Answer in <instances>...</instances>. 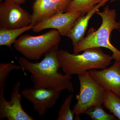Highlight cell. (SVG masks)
I'll use <instances>...</instances> for the list:
<instances>
[{"instance_id":"14","label":"cell","mask_w":120,"mask_h":120,"mask_svg":"<svg viewBox=\"0 0 120 120\" xmlns=\"http://www.w3.org/2000/svg\"><path fill=\"white\" fill-rule=\"evenodd\" d=\"M103 105L110 112L120 120V98L109 91L106 90Z\"/></svg>"},{"instance_id":"2","label":"cell","mask_w":120,"mask_h":120,"mask_svg":"<svg viewBox=\"0 0 120 120\" xmlns=\"http://www.w3.org/2000/svg\"><path fill=\"white\" fill-rule=\"evenodd\" d=\"M83 51L78 54L58 50L57 58L65 75L71 76L91 69L106 68L113 60L112 56L105 54L100 47L90 48Z\"/></svg>"},{"instance_id":"5","label":"cell","mask_w":120,"mask_h":120,"mask_svg":"<svg viewBox=\"0 0 120 120\" xmlns=\"http://www.w3.org/2000/svg\"><path fill=\"white\" fill-rule=\"evenodd\" d=\"M80 89L76 96L77 102L73 106L75 116H79L87 109L103 105L106 90L90 76L88 71L78 75Z\"/></svg>"},{"instance_id":"19","label":"cell","mask_w":120,"mask_h":120,"mask_svg":"<svg viewBox=\"0 0 120 120\" xmlns=\"http://www.w3.org/2000/svg\"><path fill=\"white\" fill-rule=\"evenodd\" d=\"M5 1L13 2L15 4L20 5L24 4L26 0H4Z\"/></svg>"},{"instance_id":"16","label":"cell","mask_w":120,"mask_h":120,"mask_svg":"<svg viewBox=\"0 0 120 120\" xmlns=\"http://www.w3.org/2000/svg\"><path fill=\"white\" fill-rule=\"evenodd\" d=\"M94 120H116L117 118L112 114L105 112L101 106H93L89 107L84 112Z\"/></svg>"},{"instance_id":"8","label":"cell","mask_w":120,"mask_h":120,"mask_svg":"<svg viewBox=\"0 0 120 120\" xmlns=\"http://www.w3.org/2000/svg\"><path fill=\"white\" fill-rule=\"evenodd\" d=\"M61 91L45 88H25L21 92L22 96L32 103L34 109L41 117L47 110L56 104Z\"/></svg>"},{"instance_id":"21","label":"cell","mask_w":120,"mask_h":120,"mask_svg":"<svg viewBox=\"0 0 120 120\" xmlns=\"http://www.w3.org/2000/svg\"><path fill=\"white\" fill-rule=\"evenodd\" d=\"M120 1V0H110L109 1H110V2H113V1ZM119 22V23H120V21ZM118 31H119V32H120V29L118 30Z\"/></svg>"},{"instance_id":"20","label":"cell","mask_w":120,"mask_h":120,"mask_svg":"<svg viewBox=\"0 0 120 120\" xmlns=\"http://www.w3.org/2000/svg\"><path fill=\"white\" fill-rule=\"evenodd\" d=\"M115 61H116L117 62V63H118V65H119V67H120V57L116 60H115Z\"/></svg>"},{"instance_id":"9","label":"cell","mask_w":120,"mask_h":120,"mask_svg":"<svg viewBox=\"0 0 120 120\" xmlns=\"http://www.w3.org/2000/svg\"><path fill=\"white\" fill-rule=\"evenodd\" d=\"M84 15L78 11L58 13L41 21L34 26L32 30L34 32H38L45 29L52 28L57 30L61 36H67L76 20Z\"/></svg>"},{"instance_id":"15","label":"cell","mask_w":120,"mask_h":120,"mask_svg":"<svg viewBox=\"0 0 120 120\" xmlns=\"http://www.w3.org/2000/svg\"><path fill=\"white\" fill-rule=\"evenodd\" d=\"M103 0H73L67 9V11H78L86 15L95 5Z\"/></svg>"},{"instance_id":"13","label":"cell","mask_w":120,"mask_h":120,"mask_svg":"<svg viewBox=\"0 0 120 120\" xmlns=\"http://www.w3.org/2000/svg\"><path fill=\"white\" fill-rule=\"evenodd\" d=\"M34 26L30 25L22 28L7 29L0 28V45L6 46L11 49L17 38L24 32L32 29Z\"/></svg>"},{"instance_id":"12","label":"cell","mask_w":120,"mask_h":120,"mask_svg":"<svg viewBox=\"0 0 120 120\" xmlns=\"http://www.w3.org/2000/svg\"><path fill=\"white\" fill-rule=\"evenodd\" d=\"M110 0H103L94 6L86 15L79 17L75 22L73 27L67 35L71 40L73 48H75L84 38L89 21L92 16L101 7L105 5Z\"/></svg>"},{"instance_id":"7","label":"cell","mask_w":120,"mask_h":120,"mask_svg":"<svg viewBox=\"0 0 120 120\" xmlns=\"http://www.w3.org/2000/svg\"><path fill=\"white\" fill-rule=\"evenodd\" d=\"M32 15L20 5L5 1L0 4V28L16 29L29 26Z\"/></svg>"},{"instance_id":"4","label":"cell","mask_w":120,"mask_h":120,"mask_svg":"<svg viewBox=\"0 0 120 120\" xmlns=\"http://www.w3.org/2000/svg\"><path fill=\"white\" fill-rule=\"evenodd\" d=\"M61 35L55 29L37 36L25 34L19 37L14 43V47L27 59L39 60L52 48L59 45Z\"/></svg>"},{"instance_id":"17","label":"cell","mask_w":120,"mask_h":120,"mask_svg":"<svg viewBox=\"0 0 120 120\" xmlns=\"http://www.w3.org/2000/svg\"><path fill=\"white\" fill-rule=\"evenodd\" d=\"M73 98V95L70 94L65 98L60 107L58 112V117L56 120H75V114L73 110H72L70 108Z\"/></svg>"},{"instance_id":"1","label":"cell","mask_w":120,"mask_h":120,"mask_svg":"<svg viewBox=\"0 0 120 120\" xmlns=\"http://www.w3.org/2000/svg\"><path fill=\"white\" fill-rule=\"evenodd\" d=\"M59 45L52 48L45 54V57L40 62H30L25 57H20L18 62L22 69L29 72L30 77L34 88H45L61 91L67 90L74 91L71 76L59 72L60 68L57 58Z\"/></svg>"},{"instance_id":"11","label":"cell","mask_w":120,"mask_h":120,"mask_svg":"<svg viewBox=\"0 0 120 120\" xmlns=\"http://www.w3.org/2000/svg\"><path fill=\"white\" fill-rule=\"evenodd\" d=\"M88 71L99 85L120 98V69L116 61L109 68L100 71L91 69Z\"/></svg>"},{"instance_id":"18","label":"cell","mask_w":120,"mask_h":120,"mask_svg":"<svg viewBox=\"0 0 120 120\" xmlns=\"http://www.w3.org/2000/svg\"><path fill=\"white\" fill-rule=\"evenodd\" d=\"M20 65L14 64L12 62L0 64V90L5 89L6 80L9 74L14 70H20Z\"/></svg>"},{"instance_id":"6","label":"cell","mask_w":120,"mask_h":120,"mask_svg":"<svg viewBox=\"0 0 120 120\" xmlns=\"http://www.w3.org/2000/svg\"><path fill=\"white\" fill-rule=\"evenodd\" d=\"M21 82L15 84L10 94V100L7 101L4 93H0V120L7 118L8 120H33L24 110L21 101L22 95L20 93Z\"/></svg>"},{"instance_id":"10","label":"cell","mask_w":120,"mask_h":120,"mask_svg":"<svg viewBox=\"0 0 120 120\" xmlns=\"http://www.w3.org/2000/svg\"><path fill=\"white\" fill-rule=\"evenodd\" d=\"M73 0H36L32 7L31 22L35 26L43 20L60 12H65Z\"/></svg>"},{"instance_id":"3","label":"cell","mask_w":120,"mask_h":120,"mask_svg":"<svg viewBox=\"0 0 120 120\" xmlns=\"http://www.w3.org/2000/svg\"><path fill=\"white\" fill-rule=\"evenodd\" d=\"M96 13L102 19L101 26L98 30L93 27L88 30L86 36L76 46L73 48V52L77 54L90 48L105 47L113 53V59L120 57V51L113 46L110 41V37L114 30L120 29L119 22L116 20V12L115 9H111L108 5L103 8V11L99 10Z\"/></svg>"}]
</instances>
